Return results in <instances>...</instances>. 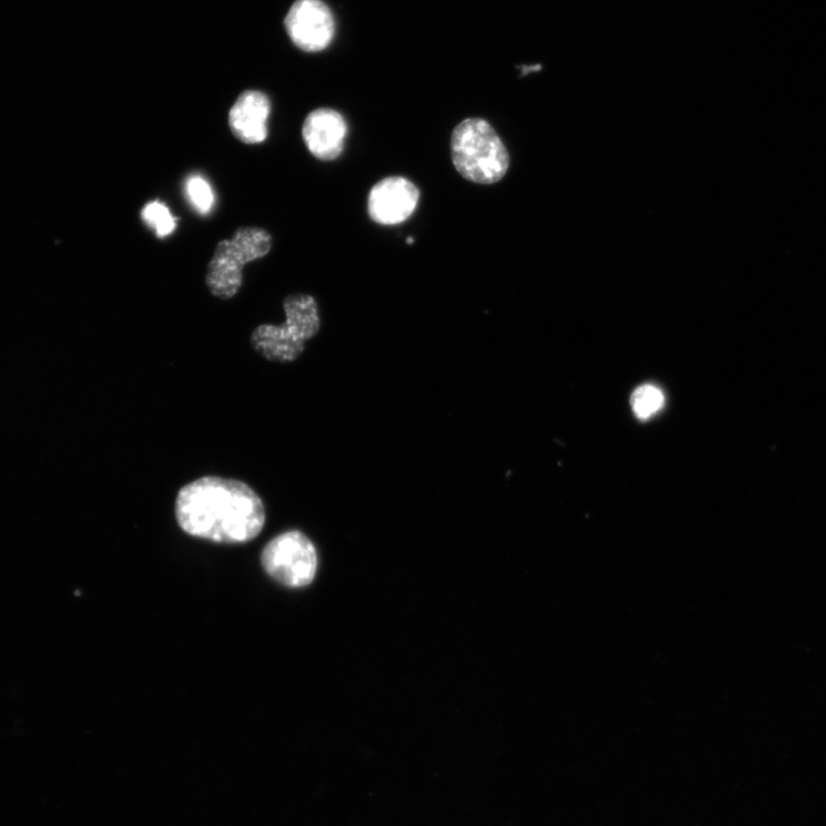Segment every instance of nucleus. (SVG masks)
Listing matches in <instances>:
<instances>
[{
	"label": "nucleus",
	"mask_w": 826,
	"mask_h": 826,
	"mask_svg": "<svg viewBox=\"0 0 826 826\" xmlns=\"http://www.w3.org/2000/svg\"><path fill=\"white\" fill-rule=\"evenodd\" d=\"M347 133L344 117L331 109L313 111L303 125V137L309 152L320 161H333L341 156Z\"/></svg>",
	"instance_id": "6e6552de"
},
{
	"label": "nucleus",
	"mask_w": 826,
	"mask_h": 826,
	"mask_svg": "<svg viewBox=\"0 0 826 826\" xmlns=\"http://www.w3.org/2000/svg\"><path fill=\"white\" fill-rule=\"evenodd\" d=\"M419 197L418 188L409 180L399 177L387 178L371 189L367 212L375 223L396 225L414 214Z\"/></svg>",
	"instance_id": "0eeeda50"
},
{
	"label": "nucleus",
	"mask_w": 826,
	"mask_h": 826,
	"mask_svg": "<svg viewBox=\"0 0 826 826\" xmlns=\"http://www.w3.org/2000/svg\"><path fill=\"white\" fill-rule=\"evenodd\" d=\"M174 517L190 536L216 543H246L265 524V509L247 484L207 475L184 487L174 502Z\"/></svg>",
	"instance_id": "f257e3e1"
},
{
	"label": "nucleus",
	"mask_w": 826,
	"mask_h": 826,
	"mask_svg": "<svg viewBox=\"0 0 826 826\" xmlns=\"http://www.w3.org/2000/svg\"><path fill=\"white\" fill-rule=\"evenodd\" d=\"M271 112L269 98L256 90L242 92L229 112V127L244 144L257 145L268 138V120Z\"/></svg>",
	"instance_id": "1a4fd4ad"
},
{
	"label": "nucleus",
	"mask_w": 826,
	"mask_h": 826,
	"mask_svg": "<svg viewBox=\"0 0 826 826\" xmlns=\"http://www.w3.org/2000/svg\"><path fill=\"white\" fill-rule=\"evenodd\" d=\"M407 242H408V244H414V242H415V239L410 237V238H408Z\"/></svg>",
	"instance_id": "ddd939ff"
},
{
	"label": "nucleus",
	"mask_w": 826,
	"mask_h": 826,
	"mask_svg": "<svg viewBox=\"0 0 826 826\" xmlns=\"http://www.w3.org/2000/svg\"><path fill=\"white\" fill-rule=\"evenodd\" d=\"M665 405V396L656 386L644 385L638 387L632 396V407L637 418L646 420L658 411Z\"/></svg>",
	"instance_id": "f8f14e48"
},
{
	"label": "nucleus",
	"mask_w": 826,
	"mask_h": 826,
	"mask_svg": "<svg viewBox=\"0 0 826 826\" xmlns=\"http://www.w3.org/2000/svg\"><path fill=\"white\" fill-rule=\"evenodd\" d=\"M271 247V235L257 227L240 228L231 239L219 241L206 273L210 292L220 299L236 296L242 285L245 264L264 258Z\"/></svg>",
	"instance_id": "20e7f679"
},
{
	"label": "nucleus",
	"mask_w": 826,
	"mask_h": 826,
	"mask_svg": "<svg viewBox=\"0 0 826 826\" xmlns=\"http://www.w3.org/2000/svg\"><path fill=\"white\" fill-rule=\"evenodd\" d=\"M261 563L269 577L288 588L309 586L317 570L313 542L303 533L291 531L271 540L263 548Z\"/></svg>",
	"instance_id": "39448f33"
},
{
	"label": "nucleus",
	"mask_w": 826,
	"mask_h": 826,
	"mask_svg": "<svg viewBox=\"0 0 826 826\" xmlns=\"http://www.w3.org/2000/svg\"><path fill=\"white\" fill-rule=\"evenodd\" d=\"M185 194L199 214L207 215L212 212L215 205V193L204 177L191 174L185 181Z\"/></svg>",
	"instance_id": "9b49d317"
},
{
	"label": "nucleus",
	"mask_w": 826,
	"mask_h": 826,
	"mask_svg": "<svg viewBox=\"0 0 826 826\" xmlns=\"http://www.w3.org/2000/svg\"><path fill=\"white\" fill-rule=\"evenodd\" d=\"M143 222L152 229L157 237L162 239L170 236L178 227V218H174L169 208L159 200L145 205L140 213Z\"/></svg>",
	"instance_id": "9d476101"
},
{
	"label": "nucleus",
	"mask_w": 826,
	"mask_h": 826,
	"mask_svg": "<svg viewBox=\"0 0 826 826\" xmlns=\"http://www.w3.org/2000/svg\"><path fill=\"white\" fill-rule=\"evenodd\" d=\"M285 24L293 43L306 53L327 48L336 31L333 15L320 0H297L288 11Z\"/></svg>",
	"instance_id": "423d86ee"
},
{
	"label": "nucleus",
	"mask_w": 826,
	"mask_h": 826,
	"mask_svg": "<svg viewBox=\"0 0 826 826\" xmlns=\"http://www.w3.org/2000/svg\"><path fill=\"white\" fill-rule=\"evenodd\" d=\"M450 149L461 177L475 184H496L506 178L510 167L506 145L484 118L461 122L452 135Z\"/></svg>",
	"instance_id": "f03ea898"
},
{
	"label": "nucleus",
	"mask_w": 826,
	"mask_h": 826,
	"mask_svg": "<svg viewBox=\"0 0 826 826\" xmlns=\"http://www.w3.org/2000/svg\"><path fill=\"white\" fill-rule=\"evenodd\" d=\"M286 321L281 327L263 324L250 336V344L269 362L292 363L305 350L308 340L320 329L318 306L314 296L291 294L284 299Z\"/></svg>",
	"instance_id": "7ed1b4c3"
}]
</instances>
